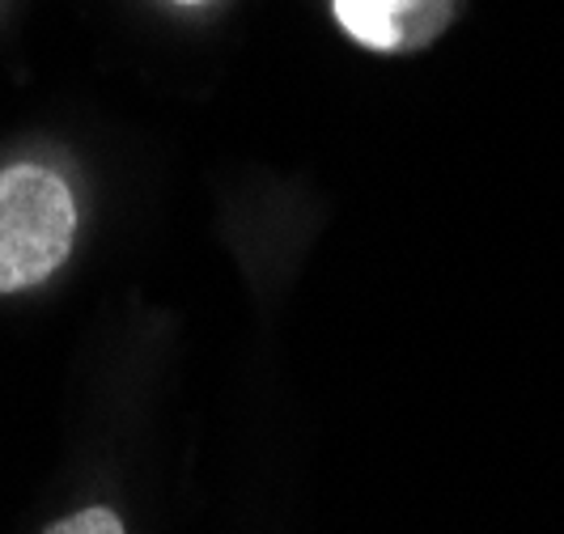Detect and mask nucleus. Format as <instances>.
Instances as JSON below:
<instances>
[{
	"instance_id": "obj_1",
	"label": "nucleus",
	"mask_w": 564,
	"mask_h": 534,
	"mask_svg": "<svg viewBox=\"0 0 564 534\" xmlns=\"http://www.w3.org/2000/svg\"><path fill=\"white\" fill-rule=\"evenodd\" d=\"M77 204L43 166L0 170V293L47 281L73 251Z\"/></svg>"
},
{
	"instance_id": "obj_2",
	"label": "nucleus",
	"mask_w": 564,
	"mask_h": 534,
	"mask_svg": "<svg viewBox=\"0 0 564 534\" xmlns=\"http://www.w3.org/2000/svg\"><path fill=\"white\" fill-rule=\"evenodd\" d=\"M332 4L339 26L373 52L424 47L454 18V0H332Z\"/></svg>"
},
{
	"instance_id": "obj_3",
	"label": "nucleus",
	"mask_w": 564,
	"mask_h": 534,
	"mask_svg": "<svg viewBox=\"0 0 564 534\" xmlns=\"http://www.w3.org/2000/svg\"><path fill=\"white\" fill-rule=\"evenodd\" d=\"M43 534H123V522L111 509H85V513H73L56 526H47Z\"/></svg>"
},
{
	"instance_id": "obj_4",
	"label": "nucleus",
	"mask_w": 564,
	"mask_h": 534,
	"mask_svg": "<svg viewBox=\"0 0 564 534\" xmlns=\"http://www.w3.org/2000/svg\"><path fill=\"white\" fill-rule=\"evenodd\" d=\"M178 4H204V0H178Z\"/></svg>"
}]
</instances>
